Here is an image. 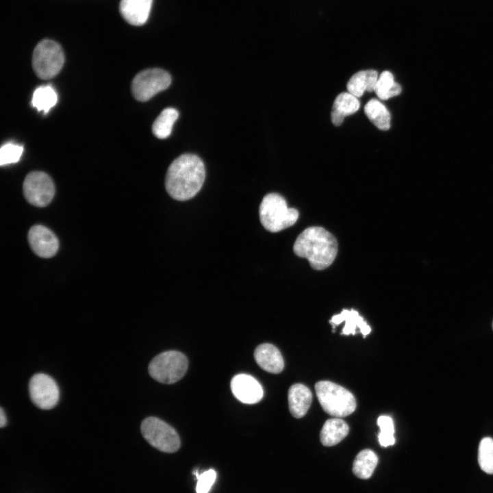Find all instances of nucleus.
Instances as JSON below:
<instances>
[{
  "label": "nucleus",
  "instance_id": "obj_3",
  "mask_svg": "<svg viewBox=\"0 0 493 493\" xmlns=\"http://www.w3.org/2000/svg\"><path fill=\"white\" fill-rule=\"evenodd\" d=\"M259 216L263 227L270 232H278L292 226L299 218L295 208L288 207L286 199L277 193H269L262 199Z\"/></svg>",
  "mask_w": 493,
  "mask_h": 493
},
{
  "label": "nucleus",
  "instance_id": "obj_5",
  "mask_svg": "<svg viewBox=\"0 0 493 493\" xmlns=\"http://www.w3.org/2000/svg\"><path fill=\"white\" fill-rule=\"evenodd\" d=\"M188 359L177 351H167L155 356L149 363L150 376L158 382L170 384L181 379L187 371Z\"/></svg>",
  "mask_w": 493,
  "mask_h": 493
},
{
  "label": "nucleus",
  "instance_id": "obj_21",
  "mask_svg": "<svg viewBox=\"0 0 493 493\" xmlns=\"http://www.w3.org/2000/svg\"><path fill=\"white\" fill-rule=\"evenodd\" d=\"M377 464V455L370 449H364L355 458L353 472L358 478L366 479L371 477Z\"/></svg>",
  "mask_w": 493,
  "mask_h": 493
},
{
  "label": "nucleus",
  "instance_id": "obj_15",
  "mask_svg": "<svg viewBox=\"0 0 493 493\" xmlns=\"http://www.w3.org/2000/svg\"><path fill=\"white\" fill-rule=\"evenodd\" d=\"M342 322H344L345 325L342 329V335H355L357 333V329H359V333L365 338L371 331L370 326L354 309L348 310L344 309L340 314L334 315L329 320L333 329H335L337 325Z\"/></svg>",
  "mask_w": 493,
  "mask_h": 493
},
{
  "label": "nucleus",
  "instance_id": "obj_14",
  "mask_svg": "<svg viewBox=\"0 0 493 493\" xmlns=\"http://www.w3.org/2000/svg\"><path fill=\"white\" fill-rule=\"evenodd\" d=\"M152 3L153 0H121L120 13L129 24L140 26L147 22Z\"/></svg>",
  "mask_w": 493,
  "mask_h": 493
},
{
  "label": "nucleus",
  "instance_id": "obj_19",
  "mask_svg": "<svg viewBox=\"0 0 493 493\" xmlns=\"http://www.w3.org/2000/svg\"><path fill=\"white\" fill-rule=\"evenodd\" d=\"M378 77V73L375 70L358 71L347 82L348 92L358 98L363 95L364 91H375Z\"/></svg>",
  "mask_w": 493,
  "mask_h": 493
},
{
  "label": "nucleus",
  "instance_id": "obj_9",
  "mask_svg": "<svg viewBox=\"0 0 493 493\" xmlns=\"http://www.w3.org/2000/svg\"><path fill=\"white\" fill-rule=\"evenodd\" d=\"M23 188L27 201L37 207L47 205L55 194L53 180L42 171L29 173L24 180Z\"/></svg>",
  "mask_w": 493,
  "mask_h": 493
},
{
  "label": "nucleus",
  "instance_id": "obj_11",
  "mask_svg": "<svg viewBox=\"0 0 493 493\" xmlns=\"http://www.w3.org/2000/svg\"><path fill=\"white\" fill-rule=\"evenodd\" d=\"M233 396L245 404H255L262 400L264 390L261 384L253 377L247 374L234 376L230 383Z\"/></svg>",
  "mask_w": 493,
  "mask_h": 493
},
{
  "label": "nucleus",
  "instance_id": "obj_17",
  "mask_svg": "<svg viewBox=\"0 0 493 493\" xmlns=\"http://www.w3.org/2000/svg\"><path fill=\"white\" fill-rule=\"evenodd\" d=\"M359 105L357 97L349 92L339 94L333 102L331 113L333 124L340 126L346 116L353 114L359 110Z\"/></svg>",
  "mask_w": 493,
  "mask_h": 493
},
{
  "label": "nucleus",
  "instance_id": "obj_20",
  "mask_svg": "<svg viewBox=\"0 0 493 493\" xmlns=\"http://www.w3.org/2000/svg\"><path fill=\"white\" fill-rule=\"evenodd\" d=\"M368 119L379 129L386 131L390 127V114L378 99H370L364 107Z\"/></svg>",
  "mask_w": 493,
  "mask_h": 493
},
{
  "label": "nucleus",
  "instance_id": "obj_1",
  "mask_svg": "<svg viewBox=\"0 0 493 493\" xmlns=\"http://www.w3.org/2000/svg\"><path fill=\"white\" fill-rule=\"evenodd\" d=\"M205 177V166L196 155L185 153L169 166L165 187L168 194L177 201H187L201 190Z\"/></svg>",
  "mask_w": 493,
  "mask_h": 493
},
{
  "label": "nucleus",
  "instance_id": "obj_30",
  "mask_svg": "<svg viewBox=\"0 0 493 493\" xmlns=\"http://www.w3.org/2000/svg\"><path fill=\"white\" fill-rule=\"evenodd\" d=\"M492 329H493V321H492Z\"/></svg>",
  "mask_w": 493,
  "mask_h": 493
},
{
  "label": "nucleus",
  "instance_id": "obj_12",
  "mask_svg": "<svg viewBox=\"0 0 493 493\" xmlns=\"http://www.w3.org/2000/svg\"><path fill=\"white\" fill-rule=\"evenodd\" d=\"M28 241L33 251L45 258L53 257L59 247L55 235L48 228L40 225L33 226L28 233Z\"/></svg>",
  "mask_w": 493,
  "mask_h": 493
},
{
  "label": "nucleus",
  "instance_id": "obj_22",
  "mask_svg": "<svg viewBox=\"0 0 493 493\" xmlns=\"http://www.w3.org/2000/svg\"><path fill=\"white\" fill-rule=\"evenodd\" d=\"M178 116L179 112L176 109L173 108L164 109L153 124V134L160 139L168 137Z\"/></svg>",
  "mask_w": 493,
  "mask_h": 493
},
{
  "label": "nucleus",
  "instance_id": "obj_24",
  "mask_svg": "<svg viewBox=\"0 0 493 493\" xmlns=\"http://www.w3.org/2000/svg\"><path fill=\"white\" fill-rule=\"evenodd\" d=\"M375 92L379 99L386 100L400 94L401 87L394 81L392 73L385 71L378 77Z\"/></svg>",
  "mask_w": 493,
  "mask_h": 493
},
{
  "label": "nucleus",
  "instance_id": "obj_23",
  "mask_svg": "<svg viewBox=\"0 0 493 493\" xmlns=\"http://www.w3.org/2000/svg\"><path fill=\"white\" fill-rule=\"evenodd\" d=\"M58 101V94L54 88L49 86H42L37 88L32 96L31 105L38 111H42L47 114Z\"/></svg>",
  "mask_w": 493,
  "mask_h": 493
},
{
  "label": "nucleus",
  "instance_id": "obj_8",
  "mask_svg": "<svg viewBox=\"0 0 493 493\" xmlns=\"http://www.w3.org/2000/svg\"><path fill=\"white\" fill-rule=\"evenodd\" d=\"M171 83V77L161 68H149L138 73L134 78L131 90L134 98L147 101L158 92L166 90Z\"/></svg>",
  "mask_w": 493,
  "mask_h": 493
},
{
  "label": "nucleus",
  "instance_id": "obj_29",
  "mask_svg": "<svg viewBox=\"0 0 493 493\" xmlns=\"http://www.w3.org/2000/svg\"><path fill=\"white\" fill-rule=\"evenodd\" d=\"M7 424L5 413L2 407L0 408V427H4Z\"/></svg>",
  "mask_w": 493,
  "mask_h": 493
},
{
  "label": "nucleus",
  "instance_id": "obj_26",
  "mask_svg": "<svg viewBox=\"0 0 493 493\" xmlns=\"http://www.w3.org/2000/svg\"><path fill=\"white\" fill-rule=\"evenodd\" d=\"M377 425L380 428L378 440L381 446L387 447L395 443L394 426L392 418L381 415L377 419Z\"/></svg>",
  "mask_w": 493,
  "mask_h": 493
},
{
  "label": "nucleus",
  "instance_id": "obj_25",
  "mask_svg": "<svg viewBox=\"0 0 493 493\" xmlns=\"http://www.w3.org/2000/svg\"><path fill=\"white\" fill-rule=\"evenodd\" d=\"M478 463L481 469L487 474L493 475V439L483 438L479 445Z\"/></svg>",
  "mask_w": 493,
  "mask_h": 493
},
{
  "label": "nucleus",
  "instance_id": "obj_27",
  "mask_svg": "<svg viewBox=\"0 0 493 493\" xmlns=\"http://www.w3.org/2000/svg\"><path fill=\"white\" fill-rule=\"evenodd\" d=\"M23 147L13 143L5 144L0 150L1 166L17 162L23 153Z\"/></svg>",
  "mask_w": 493,
  "mask_h": 493
},
{
  "label": "nucleus",
  "instance_id": "obj_7",
  "mask_svg": "<svg viewBox=\"0 0 493 493\" xmlns=\"http://www.w3.org/2000/svg\"><path fill=\"white\" fill-rule=\"evenodd\" d=\"M144 438L152 446L164 453H174L180 447V439L173 427L156 417H148L141 423Z\"/></svg>",
  "mask_w": 493,
  "mask_h": 493
},
{
  "label": "nucleus",
  "instance_id": "obj_28",
  "mask_svg": "<svg viewBox=\"0 0 493 493\" xmlns=\"http://www.w3.org/2000/svg\"><path fill=\"white\" fill-rule=\"evenodd\" d=\"M216 472L212 469L206 470L199 475L197 477V493H208L216 480Z\"/></svg>",
  "mask_w": 493,
  "mask_h": 493
},
{
  "label": "nucleus",
  "instance_id": "obj_10",
  "mask_svg": "<svg viewBox=\"0 0 493 493\" xmlns=\"http://www.w3.org/2000/svg\"><path fill=\"white\" fill-rule=\"evenodd\" d=\"M29 392L32 403L41 409H51L59 401V387L55 381L47 374L38 373L31 377Z\"/></svg>",
  "mask_w": 493,
  "mask_h": 493
},
{
  "label": "nucleus",
  "instance_id": "obj_2",
  "mask_svg": "<svg viewBox=\"0 0 493 493\" xmlns=\"http://www.w3.org/2000/svg\"><path fill=\"white\" fill-rule=\"evenodd\" d=\"M294 253L306 258L315 270L329 267L338 253V242L333 234L321 227H310L301 232L294 244Z\"/></svg>",
  "mask_w": 493,
  "mask_h": 493
},
{
  "label": "nucleus",
  "instance_id": "obj_18",
  "mask_svg": "<svg viewBox=\"0 0 493 493\" xmlns=\"http://www.w3.org/2000/svg\"><path fill=\"white\" fill-rule=\"evenodd\" d=\"M347 423L340 418L327 420L320 433V440L323 446H332L338 444L349 433Z\"/></svg>",
  "mask_w": 493,
  "mask_h": 493
},
{
  "label": "nucleus",
  "instance_id": "obj_13",
  "mask_svg": "<svg viewBox=\"0 0 493 493\" xmlns=\"http://www.w3.org/2000/svg\"><path fill=\"white\" fill-rule=\"evenodd\" d=\"M257 365L266 372L277 374L284 368V362L279 350L268 343L260 344L254 351Z\"/></svg>",
  "mask_w": 493,
  "mask_h": 493
},
{
  "label": "nucleus",
  "instance_id": "obj_4",
  "mask_svg": "<svg viewBox=\"0 0 493 493\" xmlns=\"http://www.w3.org/2000/svg\"><path fill=\"white\" fill-rule=\"evenodd\" d=\"M315 391L322 408L332 416L345 417L356 409L357 403L353 394L333 382L318 381L315 385Z\"/></svg>",
  "mask_w": 493,
  "mask_h": 493
},
{
  "label": "nucleus",
  "instance_id": "obj_16",
  "mask_svg": "<svg viewBox=\"0 0 493 493\" xmlns=\"http://www.w3.org/2000/svg\"><path fill=\"white\" fill-rule=\"evenodd\" d=\"M288 399L291 414L296 418H300L309 409L312 401V394L306 385L295 383L289 388Z\"/></svg>",
  "mask_w": 493,
  "mask_h": 493
},
{
  "label": "nucleus",
  "instance_id": "obj_6",
  "mask_svg": "<svg viewBox=\"0 0 493 493\" xmlns=\"http://www.w3.org/2000/svg\"><path fill=\"white\" fill-rule=\"evenodd\" d=\"M64 63L62 47L55 41L45 39L39 42L32 55V67L38 77L43 79L57 75Z\"/></svg>",
  "mask_w": 493,
  "mask_h": 493
}]
</instances>
